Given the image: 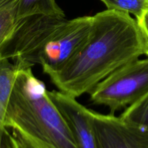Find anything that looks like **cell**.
Here are the masks:
<instances>
[{
    "mask_svg": "<svg viewBox=\"0 0 148 148\" xmlns=\"http://www.w3.org/2000/svg\"><path fill=\"white\" fill-rule=\"evenodd\" d=\"M37 14L65 17L63 10L55 0H20L17 20Z\"/></svg>",
    "mask_w": 148,
    "mask_h": 148,
    "instance_id": "8",
    "label": "cell"
},
{
    "mask_svg": "<svg viewBox=\"0 0 148 148\" xmlns=\"http://www.w3.org/2000/svg\"><path fill=\"white\" fill-rule=\"evenodd\" d=\"M120 118L126 122L148 130V93L128 107Z\"/></svg>",
    "mask_w": 148,
    "mask_h": 148,
    "instance_id": "10",
    "label": "cell"
},
{
    "mask_svg": "<svg viewBox=\"0 0 148 148\" xmlns=\"http://www.w3.org/2000/svg\"><path fill=\"white\" fill-rule=\"evenodd\" d=\"M97 148H148V130L133 125L114 114L91 111Z\"/></svg>",
    "mask_w": 148,
    "mask_h": 148,
    "instance_id": "5",
    "label": "cell"
},
{
    "mask_svg": "<svg viewBox=\"0 0 148 148\" xmlns=\"http://www.w3.org/2000/svg\"><path fill=\"white\" fill-rule=\"evenodd\" d=\"M92 17L84 47L60 70L49 75L60 92L75 98L145 53L139 25L129 13L107 10Z\"/></svg>",
    "mask_w": 148,
    "mask_h": 148,
    "instance_id": "1",
    "label": "cell"
},
{
    "mask_svg": "<svg viewBox=\"0 0 148 148\" xmlns=\"http://www.w3.org/2000/svg\"><path fill=\"white\" fill-rule=\"evenodd\" d=\"M92 20V16L68 20L43 14L20 19L1 58L11 59L18 69L40 64L47 75L57 72L86 44Z\"/></svg>",
    "mask_w": 148,
    "mask_h": 148,
    "instance_id": "2",
    "label": "cell"
},
{
    "mask_svg": "<svg viewBox=\"0 0 148 148\" xmlns=\"http://www.w3.org/2000/svg\"><path fill=\"white\" fill-rule=\"evenodd\" d=\"M89 93L93 103L108 107L110 114L135 103L148 93V57L116 69Z\"/></svg>",
    "mask_w": 148,
    "mask_h": 148,
    "instance_id": "4",
    "label": "cell"
},
{
    "mask_svg": "<svg viewBox=\"0 0 148 148\" xmlns=\"http://www.w3.org/2000/svg\"><path fill=\"white\" fill-rule=\"evenodd\" d=\"M18 68L7 58L0 59V119L4 121Z\"/></svg>",
    "mask_w": 148,
    "mask_h": 148,
    "instance_id": "7",
    "label": "cell"
},
{
    "mask_svg": "<svg viewBox=\"0 0 148 148\" xmlns=\"http://www.w3.org/2000/svg\"><path fill=\"white\" fill-rule=\"evenodd\" d=\"M1 49H2V48H1V46H0V59H1Z\"/></svg>",
    "mask_w": 148,
    "mask_h": 148,
    "instance_id": "14",
    "label": "cell"
},
{
    "mask_svg": "<svg viewBox=\"0 0 148 148\" xmlns=\"http://www.w3.org/2000/svg\"><path fill=\"white\" fill-rule=\"evenodd\" d=\"M48 93L69 126L78 148H97L91 110L80 104L75 98L60 91H48Z\"/></svg>",
    "mask_w": 148,
    "mask_h": 148,
    "instance_id": "6",
    "label": "cell"
},
{
    "mask_svg": "<svg viewBox=\"0 0 148 148\" xmlns=\"http://www.w3.org/2000/svg\"><path fill=\"white\" fill-rule=\"evenodd\" d=\"M3 124L12 148H78L44 83L31 68L18 70Z\"/></svg>",
    "mask_w": 148,
    "mask_h": 148,
    "instance_id": "3",
    "label": "cell"
},
{
    "mask_svg": "<svg viewBox=\"0 0 148 148\" xmlns=\"http://www.w3.org/2000/svg\"><path fill=\"white\" fill-rule=\"evenodd\" d=\"M19 1L20 0H0V46L1 48L10 40L16 27Z\"/></svg>",
    "mask_w": 148,
    "mask_h": 148,
    "instance_id": "9",
    "label": "cell"
},
{
    "mask_svg": "<svg viewBox=\"0 0 148 148\" xmlns=\"http://www.w3.org/2000/svg\"><path fill=\"white\" fill-rule=\"evenodd\" d=\"M136 21L140 28L144 43H145V54L148 56V10L145 12L142 17Z\"/></svg>",
    "mask_w": 148,
    "mask_h": 148,
    "instance_id": "12",
    "label": "cell"
},
{
    "mask_svg": "<svg viewBox=\"0 0 148 148\" xmlns=\"http://www.w3.org/2000/svg\"><path fill=\"white\" fill-rule=\"evenodd\" d=\"M0 148H12L10 141V134L0 119Z\"/></svg>",
    "mask_w": 148,
    "mask_h": 148,
    "instance_id": "13",
    "label": "cell"
},
{
    "mask_svg": "<svg viewBox=\"0 0 148 148\" xmlns=\"http://www.w3.org/2000/svg\"><path fill=\"white\" fill-rule=\"evenodd\" d=\"M109 10L132 14L139 20L148 10V0H101Z\"/></svg>",
    "mask_w": 148,
    "mask_h": 148,
    "instance_id": "11",
    "label": "cell"
}]
</instances>
